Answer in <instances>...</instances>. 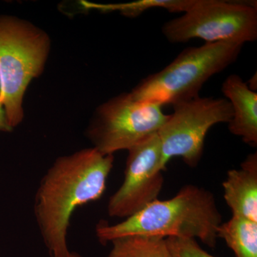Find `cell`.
Listing matches in <instances>:
<instances>
[{"instance_id":"1","label":"cell","mask_w":257,"mask_h":257,"mask_svg":"<svg viewBox=\"0 0 257 257\" xmlns=\"http://www.w3.org/2000/svg\"><path fill=\"white\" fill-rule=\"evenodd\" d=\"M114 165V155L84 149L58 157L35 194L34 214L50 257H83L71 251L67 233L77 208L100 199Z\"/></svg>"},{"instance_id":"2","label":"cell","mask_w":257,"mask_h":257,"mask_svg":"<svg viewBox=\"0 0 257 257\" xmlns=\"http://www.w3.org/2000/svg\"><path fill=\"white\" fill-rule=\"evenodd\" d=\"M222 223L212 193L203 187L188 184L168 200L159 199L119 224L101 221L96 236L103 245L124 236L192 238L199 239L210 248L217 242V230Z\"/></svg>"},{"instance_id":"3","label":"cell","mask_w":257,"mask_h":257,"mask_svg":"<svg viewBox=\"0 0 257 257\" xmlns=\"http://www.w3.org/2000/svg\"><path fill=\"white\" fill-rule=\"evenodd\" d=\"M243 46L239 42H218L184 49L165 68L143 79L131 95L135 100L162 106L197 97L212 76L236 62Z\"/></svg>"},{"instance_id":"4","label":"cell","mask_w":257,"mask_h":257,"mask_svg":"<svg viewBox=\"0 0 257 257\" xmlns=\"http://www.w3.org/2000/svg\"><path fill=\"white\" fill-rule=\"evenodd\" d=\"M50 47L46 32L25 20L0 15V101L13 128L23 121L24 96L43 72Z\"/></svg>"},{"instance_id":"5","label":"cell","mask_w":257,"mask_h":257,"mask_svg":"<svg viewBox=\"0 0 257 257\" xmlns=\"http://www.w3.org/2000/svg\"><path fill=\"white\" fill-rule=\"evenodd\" d=\"M162 32L171 43L201 39L206 43L253 42L257 39L256 3L198 0L192 9L164 24Z\"/></svg>"},{"instance_id":"6","label":"cell","mask_w":257,"mask_h":257,"mask_svg":"<svg viewBox=\"0 0 257 257\" xmlns=\"http://www.w3.org/2000/svg\"><path fill=\"white\" fill-rule=\"evenodd\" d=\"M169 116L160 104L141 102L131 93H123L98 106L87 138L98 152L113 155L158 133Z\"/></svg>"},{"instance_id":"7","label":"cell","mask_w":257,"mask_h":257,"mask_svg":"<svg viewBox=\"0 0 257 257\" xmlns=\"http://www.w3.org/2000/svg\"><path fill=\"white\" fill-rule=\"evenodd\" d=\"M173 114L159 130L164 170L171 159L180 157L196 167L204 152V140L211 126L229 123L232 106L224 98L197 97L173 104Z\"/></svg>"},{"instance_id":"8","label":"cell","mask_w":257,"mask_h":257,"mask_svg":"<svg viewBox=\"0 0 257 257\" xmlns=\"http://www.w3.org/2000/svg\"><path fill=\"white\" fill-rule=\"evenodd\" d=\"M127 151L124 181L108 202L111 217L134 215L158 199L163 187L162 146L157 133Z\"/></svg>"},{"instance_id":"9","label":"cell","mask_w":257,"mask_h":257,"mask_svg":"<svg viewBox=\"0 0 257 257\" xmlns=\"http://www.w3.org/2000/svg\"><path fill=\"white\" fill-rule=\"evenodd\" d=\"M221 92L232 106L233 116L228 123L230 133L250 146L257 145V92L237 74L223 82Z\"/></svg>"},{"instance_id":"10","label":"cell","mask_w":257,"mask_h":257,"mask_svg":"<svg viewBox=\"0 0 257 257\" xmlns=\"http://www.w3.org/2000/svg\"><path fill=\"white\" fill-rule=\"evenodd\" d=\"M224 198L232 216L257 222V153L248 155L236 170L227 172L223 182Z\"/></svg>"},{"instance_id":"11","label":"cell","mask_w":257,"mask_h":257,"mask_svg":"<svg viewBox=\"0 0 257 257\" xmlns=\"http://www.w3.org/2000/svg\"><path fill=\"white\" fill-rule=\"evenodd\" d=\"M217 236L224 240L236 257H257V222L232 216L221 223Z\"/></svg>"},{"instance_id":"12","label":"cell","mask_w":257,"mask_h":257,"mask_svg":"<svg viewBox=\"0 0 257 257\" xmlns=\"http://www.w3.org/2000/svg\"><path fill=\"white\" fill-rule=\"evenodd\" d=\"M111 242L112 248L106 257H172L166 238L134 235Z\"/></svg>"},{"instance_id":"13","label":"cell","mask_w":257,"mask_h":257,"mask_svg":"<svg viewBox=\"0 0 257 257\" xmlns=\"http://www.w3.org/2000/svg\"><path fill=\"white\" fill-rule=\"evenodd\" d=\"M198 0H139L124 4L97 5L82 2L86 9H96L103 12L119 11L123 15L135 18L152 8H162L170 13H187L194 8Z\"/></svg>"},{"instance_id":"14","label":"cell","mask_w":257,"mask_h":257,"mask_svg":"<svg viewBox=\"0 0 257 257\" xmlns=\"http://www.w3.org/2000/svg\"><path fill=\"white\" fill-rule=\"evenodd\" d=\"M172 257H216L207 253L192 238H166Z\"/></svg>"},{"instance_id":"15","label":"cell","mask_w":257,"mask_h":257,"mask_svg":"<svg viewBox=\"0 0 257 257\" xmlns=\"http://www.w3.org/2000/svg\"><path fill=\"white\" fill-rule=\"evenodd\" d=\"M13 128L10 126L8 119H7L6 114H5L4 106L0 101V131L11 132Z\"/></svg>"}]
</instances>
